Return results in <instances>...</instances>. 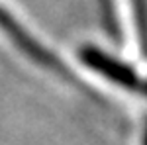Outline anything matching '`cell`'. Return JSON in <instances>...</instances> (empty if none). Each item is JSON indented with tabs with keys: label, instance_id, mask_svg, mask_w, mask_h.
Wrapping results in <instances>:
<instances>
[{
	"label": "cell",
	"instance_id": "7a4b0ae2",
	"mask_svg": "<svg viewBox=\"0 0 147 145\" xmlns=\"http://www.w3.org/2000/svg\"><path fill=\"white\" fill-rule=\"evenodd\" d=\"M0 30H4L6 35L22 49L24 53H28L34 61L43 63V65H53V63H55V61L51 59V55H49L45 49L37 43L34 37L28 34V32H26L22 26L16 22L8 12L4 10V8H0Z\"/></svg>",
	"mask_w": 147,
	"mask_h": 145
},
{
	"label": "cell",
	"instance_id": "6da1fadb",
	"mask_svg": "<svg viewBox=\"0 0 147 145\" xmlns=\"http://www.w3.org/2000/svg\"><path fill=\"white\" fill-rule=\"evenodd\" d=\"M82 61L88 65L90 69L98 71L100 75L108 77L110 80H114L116 84L120 86H125L129 90H139L147 96V80H141V78L136 75V71L129 67H125L124 63L116 61L112 57H108L106 53H102L94 47H86L82 49Z\"/></svg>",
	"mask_w": 147,
	"mask_h": 145
}]
</instances>
